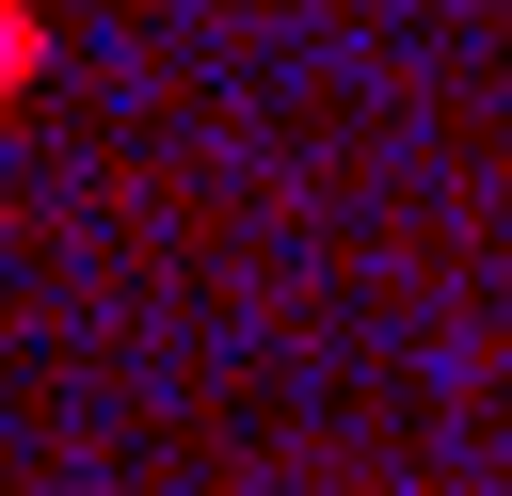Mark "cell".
Wrapping results in <instances>:
<instances>
[{
	"label": "cell",
	"instance_id": "1",
	"mask_svg": "<svg viewBox=\"0 0 512 496\" xmlns=\"http://www.w3.org/2000/svg\"><path fill=\"white\" fill-rule=\"evenodd\" d=\"M32 64H48V48H32V16H0V96H16Z\"/></svg>",
	"mask_w": 512,
	"mask_h": 496
}]
</instances>
